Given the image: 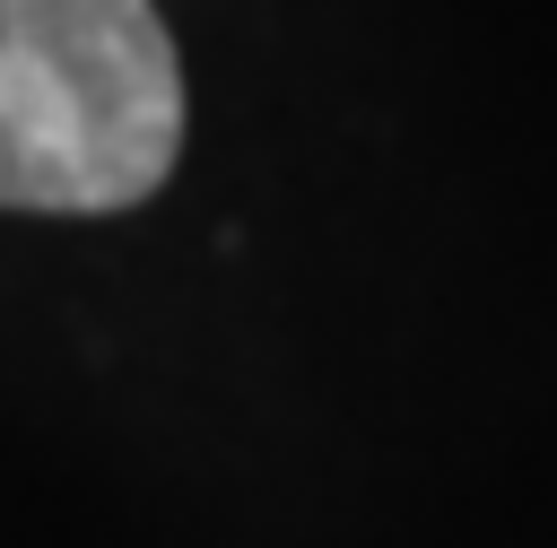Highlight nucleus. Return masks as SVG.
<instances>
[{
	"instance_id": "1",
	"label": "nucleus",
	"mask_w": 557,
	"mask_h": 548,
	"mask_svg": "<svg viewBox=\"0 0 557 548\" xmlns=\"http://www.w3.org/2000/svg\"><path fill=\"white\" fill-rule=\"evenodd\" d=\"M174 148L183 70L148 0H0V209H131Z\"/></svg>"
}]
</instances>
